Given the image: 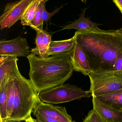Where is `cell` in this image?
Masks as SVG:
<instances>
[{
  "mask_svg": "<svg viewBox=\"0 0 122 122\" xmlns=\"http://www.w3.org/2000/svg\"><path fill=\"white\" fill-rule=\"evenodd\" d=\"M92 97L105 95L122 89V71L92 72L88 75Z\"/></svg>",
  "mask_w": 122,
  "mask_h": 122,
  "instance_id": "obj_4",
  "label": "cell"
},
{
  "mask_svg": "<svg viewBox=\"0 0 122 122\" xmlns=\"http://www.w3.org/2000/svg\"><path fill=\"white\" fill-rule=\"evenodd\" d=\"M27 39L19 36L10 40H2L0 41V56H26L31 51Z\"/></svg>",
  "mask_w": 122,
  "mask_h": 122,
  "instance_id": "obj_7",
  "label": "cell"
},
{
  "mask_svg": "<svg viewBox=\"0 0 122 122\" xmlns=\"http://www.w3.org/2000/svg\"><path fill=\"white\" fill-rule=\"evenodd\" d=\"M34 0H21L8 3L0 17V29L10 28L21 20Z\"/></svg>",
  "mask_w": 122,
  "mask_h": 122,
  "instance_id": "obj_6",
  "label": "cell"
},
{
  "mask_svg": "<svg viewBox=\"0 0 122 122\" xmlns=\"http://www.w3.org/2000/svg\"><path fill=\"white\" fill-rule=\"evenodd\" d=\"M15 94L12 114L8 121L20 122L31 117L34 109L40 101L39 93L30 80L20 72L14 77Z\"/></svg>",
  "mask_w": 122,
  "mask_h": 122,
  "instance_id": "obj_3",
  "label": "cell"
},
{
  "mask_svg": "<svg viewBox=\"0 0 122 122\" xmlns=\"http://www.w3.org/2000/svg\"><path fill=\"white\" fill-rule=\"evenodd\" d=\"M118 33L122 37V28L119 29V30H117Z\"/></svg>",
  "mask_w": 122,
  "mask_h": 122,
  "instance_id": "obj_26",
  "label": "cell"
},
{
  "mask_svg": "<svg viewBox=\"0 0 122 122\" xmlns=\"http://www.w3.org/2000/svg\"><path fill=\"white\" fill-rule=\"evenodd\" d=\"M91 96V94L88 93L87 91L69 84L57 86L39 93V98L41 101L53 104L67 102Z\"/></svg>",
  "mask_w": 122,
  "mask_h": 122,
  "instance_id": "obj_5",
  "label": "cell"
},
{
  "mask_svg": "<svg viewBox=\"0 0 122 122\" xmlns=\"http://www.w3.org/2000/svg\"><path fill=\"white\" fill-rule=\"evenodd\" d=\"M35 116H42L56 119L62 122H75L68 114L65 107L54 106L40 101L33 111Z\"/></svg>",
  "mask_w": 122,
  "mask_h": 122,
  "instance_id": "obj_8",
  "label": "cell"
},
{
  "mask_svg": "<svg viewBox=\"0 0 122 122\" xmlns=\"http://www.w3.org/2000/svg\"><path fill=\"white\" fill-rule=\"evenodd\" d=\"M18 59L15 56H0V89L11 78L20 72L17 65Z\"/></svg>",
  "mask_w": 122,
  "mask_h": 122,
  "instance_id": "obj_9",
  "label": "cell"
},
{
  "mask_svg": "<svg viewBox=\"0 0 122 122\" xmlns=\"http://www.w3.org/2000/svg\"><path fill=\"white\" fill-rule=\"evenodd\" d=\"M36 120L38 122H62L56 119L48 117L46 116H36Z\"/></svg>",
  "mask_w": 122,
  "mask_h": 122,
  "instance_id": "obj_23",
  "label": "cell"
},
{
  "mask_svg": "<svg viewBox=\"0 0 122 122\" xmlns=\"http://www.w3.org/2000/svg\"><path fill=\"white\" fill-rule=\"evenodd\" d=\"M96 97L112 108L122 112V89L110 94Z\"/></svg>",
  "mask_w": 122,
  "mask_h": 122,
  "instance_id": "obj_15",
  "label": "cell"
},
{
  "mask_svg": "<svg viewBox=\"0 0 122 122\" xmlns=\"http://www.w3.org/2000/svg\"><path fill=\"white\" fill-rule=\"evenodd\" d=\"M15 76L10 79L6 84L7 89V121L10 117L13 108L15 94L14 77Z\"/></svg>",
  "mask_w": 122,
  "mask_h": 122,
  "instance_id": "obj_16",
  "label": "cell"
},
{
  "mask_svg": "<svg viewBox=\"0 0 122 122\" xmlns=\"http://www.w3.org/2000/svg\"><path fill=\"white\" fill-rule=\"evenodd\" d=\"M82 122H107L94 109L90 111Z\"/></svg>",
  "mask_w": 122,
  "mask_h": 122,
  "instance_id": "obj_20",
  "label": "cell"
},
{
  "mask_svg": "<svg viewBox=\"0 0 122 122\" xmlns=\"http://www.w3.org/2000/svg\"><path fill=\"white\" fill-rule=\"evenodd\" d=\"M93 109L107 122H122V112L116 110L92 97Z\"/></svg>",
  "mask_w": 122,
  "mask_h": 122,
  "instance_id": "obj_12",
  "label": "cell"
},
{
  "mask_svg": "<svg viewBox=\"0 0 122 122\" xmlns=\"http://www.w3.org/2000/svg\"><path fill=\"white\" fill-rule=\"evenodd\" d=\"M113 2L115 4L122 14V0H113Z\"/></svg>",
  "mask_w": 122,
  "mask_h": 122,
  "instance_id": "obj_24",
  "label": "cell"
},
{
  "mask_svg": "<svg viewBox=\"0 0 122 122\" xmlns=\"http://www.w3.org/2000/svg\"><path fill=\"white\" fill-rule=\"evenodd\" d=\"M86 10V9H84L82 13L78 19L70 25L62 27V29L61 30L67 29H75L81 32H97L101 30L98 27V24L91 21L90 18L85 17Z\"/></svg>",
  "mask_w": 122,
  "mask_h": 122,
  "instance_id": "obj_14",
  "label": "cell"
},
{
  "mask_svg": "<svg viewBox=\"0 0 122 122\" xmlns=\"http://www.w3.org/2000/svg\"><path fill=\"white\" fill-rule=\"evenodd\" d=\"M5 122H17L15 121H6Z\"/></svg>",
  "mask_w": 122,
  "mask_h": 122,
  "instance_id": "obj_27",
  "label": "cell"
},
{
  "mask_svg": "<svg viewBox=\"0 0 122 122\" xmlns=\"http://www.w3.org/2000/svg\"><path fill=\"white\" fill-rule=\"evenodd\" d=\"M27 58L30 65V80L39 93L63 85L72 75L70 56L41 58L30 53Z\"/></svg>",
  "mask_w": 122,
  "mask_h": 122,
  "instance_id": "obj_2",
  "label": "cell"
},
{
  "mask_svg": "<svg viewBox=\"0 0 122 122\" xmlns=\"http://www.w3.org/2000/svg\"><path fill=\"white\" fill-rule=\"evenodd\" d=\"M47 0H42L41 2L38 5L36 13L34 17V20L31 22V27L33 30L35 28H38L41 30H43V21L42 19V12L43 5Z\"/></svg>",
  "mask_w": 122,
  "mask_h": 122,
  "instance_id": "obj_19",
  "label": "cell"
},
{
  "mask_svg": "<svg viewBox=\"0 0 122 122\" xmlns=\"http://www.w3.org/2000/svg\"><path fill=\"white\" fill-rule=\"evenodd\" d=\"M112 71H122V55L116 60Z\"/></svg>",
  "mask_w": 122,
  "mask_h": 122,
  "instance_id": "obj_22",
  "label": "cell"
},
{
  "mask_svg": "<svg viewBox=\"0 0 122 122\" xmlns=\"http://www.w3.org/2000/svg\"><path fill=\"white\" fill-rule=\"evenodd\" d=\"M34 30L37 32L35 40L36 46L32 49L30 52L40 57H48V52L52 41V35L43 30L36 28Z\"/></svg>",
  "mask_w": 122,
  "mask_h": 122,
  "instance_id": "obj_11",
  "label": "cell"
},
{
  "mask_svg": "<svg viewBox=\"0 0 122 122\" xmlns=\"http://www.w3.org/2000/svg\"><path fill=\"white\" fill-rule=\"evenodd\" d=\"M7 86L0 89V121H7Z\"/></svg>",
  "mask_w": 122,
  "mask_h": 122,
  "instance_id": "obj_18",
  "label": "cell"
},
{
  "mask_svg": "<svg viewBox=\"0 0 122 122\" xmlns=\"http://www.w3.org/2000/svg\"><path fill=\"white\" fill-rule=\"evenodd\" d=\"M76 40L85 54L92 72L112 71L122 55V37L117 30L89 32L77 31Z\"/></svg>",
  "mask_w": 122,
  "mask_h": 122,
  "instance_id": "obj_1",
  "label": "cell"
},
{
  "mask_svg": "<svg viewBox=\"0 0 122 122\" xmlns=\"http://www.w3.org/2000/svg\"><path fill=\"white\" fill-rule=\"evenodd\" d=\"M76 35L70 39L52 41L48 52V57L53 56H70L75 47Z\"/></svg>",
  "mask_w": 122,
  "mask_h": 122,
  "instance_id": "obj_13",
  "label": "cell"
},
{
  "mask_svg": "<svg viewBox=\"0 0 122 122\" xmlns=\"http://www.w3.org/2000/svg\"><path fill=\"white\" fill-rule=\"evenodd\" d=\"M70 61L73 71L88 76L92 72L87 58L76 40L75 45L70 56Z\"/></svg>",
  "mask_w": 122,
  "mask_h": 122,
  "instance_id": "obj_10",
  "label": "cell"
},
{
  "mask_svg": "<svg viewBox=\"0 0 122 122\" xmlns=\"http://www.w3.org/2000/svg\"><path fill=\"white\" fill-rule=\"evenodd\" d=\"M46 2L44 3L43 5V10L42 12V19L43 21L46 23V24H47L48 22V20L52 17L55 15L56 14L59 12V10H60L62 8L64 7V5H62L58 8H56V9L53 10L52 12H48L46 10Z\"/></svg>",
  "mask_w": 122,
  "mask_h": 122,
  "instance_id": "obj_21",
  "label": "cell"
},
{
  "mask_svg": "<svg viewBox=\"0 0 122 122\" xmlns=\"http://www.w3.org/2000/svg\"><path fill=\"white\" fill-rule=\"evenodd\" d=\"M25 122H38L36 119H34L32 117H30V118L25 121Z\"/></svg>",
  "mask_w": 122,
  "mask_h": 122,
  "instance_id": "obj_25",
  "label": "cell"
},
{
  "mask_svg": "<svg viewBox=\"0 0 122 122\" xmlns=\"http://www.w3.org/2000/svg\"><path fill=\"white\" fill-rule=\"evenodd\" d=\"M42 1V0H34L20 20L22 25L31 27V22L34 20L37 8Z\"/></svg>",
  "mask_w": 122,
  "mask_h": 122,
  "instance_id": "obj_17",
  "label": "cell"
}]
</instances>
